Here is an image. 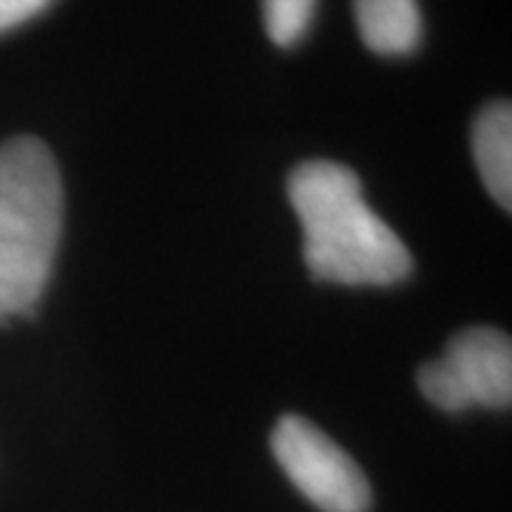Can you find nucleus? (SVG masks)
I'll use <instances>...</instances> for the list:
<instances>
[{
	"instance_id": "20e7f679",
	"label": "nucleus",
	"mask_w": 512,
	"mask_h": 512,
	"mask_svg": "<svg viewBox=\"0 0 512 512\" xmlns=\"http://www.w3.org/2000/svg\"><path fill=\"white\" fill-rule=\"evenodd\" d=\"M279 467L322 512H367L370 484L362 467L308 419L288 413L271 433Z\"/></svg>"
},
{
	"instance_id": "f03ea898",
	"label": "nucleus",
	"mask_w": 512,
	"mask_h": 512,
	"mask_svg": "<svg viewBox=\"0 0 512 512\" xmlns=\"http://www.w3.org/2000/svg\"><path fill=\"white\" fill-rule=\"evenodd\" d=\"M63 237V180L37 137L0 143V322L37 308Z\"/></svg>"
},
{
	"instance_id": "6e6552de",
	"label": "nucleus",
	"mask_w": 512,
	"mask_h": 512,
	"mask_svg": "<svg viewBox=\"0 0 512 512\" xmlns=\"http://www.w3.org/2000/svg\"><path fill=\"white\" fill-rule=\"evenodd\" d=\"M55 0H0V35L43 15Z\"/></svg>"
},
{
	"instance_id": "423d86ee",
	"label": "nucleus",
	"mask_w": 512,
	"mask_h": 512,
	"mask_svg": "<svg viewBox=\"0 0 512 512\" xmlns=\"http://www.w3.org/2000/svg\"><path fill=\"white\" fill-rule=\"evenodd\" d=\"M473 160L493 200L512 208V106L495 100L473 120Z\"/></svg>"
},
{
	"instance_id": "f257e3e1",
	"label": "nucleus",
	"mask_w": 512,
	"mask_h": 512,
	"mask_svg": "<svg viewBox=\"0 0 512 512\" xmlns=\"http://www.w3.org/2000/svg\"><path fill=\"white\" fill-rule=\"evenodd\" d=\"M288 197L305 231V265L313 279L336 285H396L413 259L399 234L367 205L348 165L308 160L288 177Z\"/></svg>"
},
{
	"instance_id": "7ed1b4c3",
	"label": "nucleus",
	"mask_w": 512,
	"mask_h": 512,
	"mask_svg": "<svg viewBox=\"0 0 512 512\" xmlns=\"http://www.w3.org/2000/svg\"><path fill=\"white\" fill-rule=\"evenodd\" d=\"M421 396L447 413L467 407H510L512 345L510 336L495 328L461 330L450 339L444 356L421 365Z\"/></svg>"
},
{
	"instance_id": "39448f33",
	"label": "nucleus",
	"mask_w": 512,
	"mask_h": 512,
	"mask_svg": "<svg viewBox=\"0 0 512 512\" xmlns=\"http://www.w3.org/2000/svg\"><path fill=\"white\" fill-rule=\"evenodd\" d=\"M353 18L373 55L407 57L419 49L424 32L419 0H353Z\"/></svg>"
},
{
	"instance_id": "0eeeda50",
	"label": "nucleus",
	"mask_w": 512,
	"mask_h": 512,
	"mask_svg": "<svg viewBox=\"0 0 512 512\" xmlns=\"http://www.w3.org/2000/svg\"><path fill=\"white\" fill-rule=\"evenodd\" d=\"M265 32L279 49L299 46L311 32L319 0H259Z\"/></svg>"
}]
</instances>
